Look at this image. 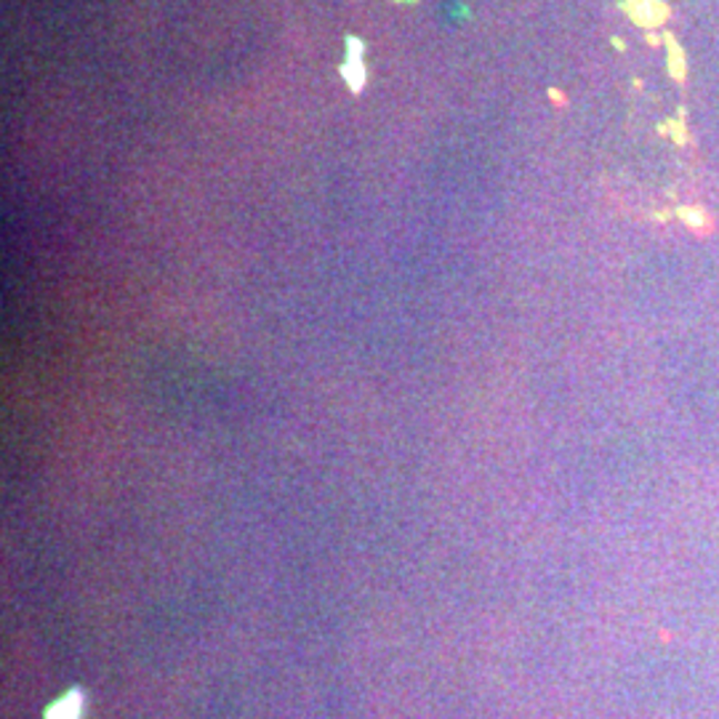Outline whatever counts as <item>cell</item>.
I'll list each match as a JSON object with an SVG mask.
<instances>
[{
	"label": "cell",
	"mask_w": 719,
	"mask_h": 719,
	"mask_svg": "<svg viewBox=\"0 0 719 719\" xmlns=\"http://www.w3.org/2000/svg\"><path fill=\"white\" fill-rule=\"evenodd\" d=\"M80 706H83V692L72 688L45 709V719H80Z\"/></svg>",
	"instance_id": "1"
},
{
	"label": "cell",
	"mask_w": 719,
	"mask_h": 719,
	"mask_svg": "<svg viewBox=\"0 0 719 719\" xmlns=\"http://www.w3.org/2000/svg\"><path fill=\"white\" fill-rule=\"evenodd\" d=\"M342 75H344L346 85H350L352 91L363 89V83H365V67H363V62H346L342 67Z\"/></svg>",
	"instance_id": "2"
},
{
	"label": "cell",
	"mask_w": 719,
	"mask_h": 719,
	"mask_svg": "<svg viewBox=\"0 0 719 719\" xmlns=\"http://www.w3.org/2000/svg\"><path fill=\"white\" fill-rule=\"evenodd\" d=\"M346 51H350V62H363V40L360 38H346Z\"/></svg>",
	"instance_id": "3"
}]
</instances>
